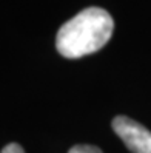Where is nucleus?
<instances>
[{"instance_id":"obj_1","label":"nucleus","mask_w":151,"mask_h":153,"mask_svg":"<svg viewBox=\"0 0 151 153\" xmlns=\"http://www.w3.org/2000/svg\"><path fill=\"white\" fill-rule=\"evenodd\" d=\"M114 20L102 8H86L60 26L56 48L66 59H79L103 48L111 39Z\"/></svg>"},{"instance_id":"obj_2","label":"nucleus","mask_w":151,"mask_h":153,"mask_svg":"<svg viewBox=\"0 0 151 153\" xmlns=\"http://www.w3.org/2000/svg\"><path fill=\"white\" fill-rule=\"evenodd\" d=\"M113 130L131 153H151V131L128 116H116Z\"/></svg>"},{"instance_id":"obj_3","label":"nucleus","mask_w":151,"mask_h":153,"mask_svg":"<svg viewBox=\"0 0 151 153\" xmlns=\"http://www.w3.org/2000/svg\"><path fill=\"white\" fill-rule=\"evenodd\" d=\"M68 153H102V150L94 146H74L69 149Z\"/></svg>"},{"instance_id":"obj_4","label":"nucleus","mask_w":151,"mask_h":153,"mask_svg":"<svg viewBox=\"0 0 151 153\" xmlns=\"http://www.w3.org/2000/svg\"><path fill=\"white\" fill-rule=\"evenodd\" d=\"M2 153H25V152H23V149L19 146V144L11 142V144H8L6 147H3Z\"/></svg>"}]
</instances>
